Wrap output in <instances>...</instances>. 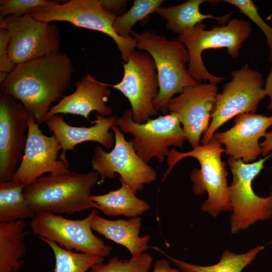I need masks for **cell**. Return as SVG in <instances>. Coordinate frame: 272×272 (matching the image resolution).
I'll list each match as a JSON object with an SVG mask.
<instances>
[{
    "label": "cell",
    "mask_w": 272,
    "mask_h": 272,
    "mask_svg": "<svg viewBox=\"0 0 272 272\" xmlns=\"http://www.w3.org/2000/svg\"><path fill=\"white\" fill-rule=\"evenodd\" d=\"M164 1L163 0H135L126 12L115 17L113 27L120 37L129 38L133 26L144 20L154 12H156Z\"/></svg>",
    "instance_id": "27"
},
{
    "label": "cell",
    "mask_w": 272,
    "mask_h": 272,
    "mask_svg": "<svg viewBox=\"0 0 272 272\" xmlns=\"http://www.w3.org/2000/svg\"><path fill=\"white\" fill-rule=\"evenodd\" d=\"M264 141L260 143L262 153L261 156L265 157L272 151V130L266 132Z\"/></svg>",
    "instance_id": "33"
},
{
    "label": "cell",
    "mask_w": 272,
    "mask_h": 272,
    "mask_svg": "<svg viewBox=\"0 0 272 272\" xmlns=\"http://www.w3.org/2000/svg\"><path fill=\"white\" fill-rule=\"evenodd\" d=\"M75 86L76 89L73 93L63 96L57 104L51 107L45 121L61 113L80 115L89 121L92 111L105 117L112 115L111 107L106 104L111 94L108 84L97 81L88 72L76 82Z\"/></svg>",
    "instance_id": "18"
},
{
    "label": "cell",
    "mask_w": 272,
    "mask_h": 272,
    "mask_svg": "<svg viewBox=\"0 0 272 272\" xmlns=\"http://www.w3.org/2000/svg\"><path fill=\"white\" fill-rule=\"evenodd\" d=\"M31 15L45 22L65 21L74 26L103 33L111 37L126 62L135 51L137 42L132 37L123 38L114 31L115 17L105 10L99 0H70L64 4L38 10Z\"/></svg>",
    "instance_id": "10"
},
{
    "label": "cell",
    "mask_w": 272,
    "mask_h": 272,
    "mask_svg": "<svg viewBox=\"0 0 272 272\" xmlns=\"http://www.w3.org/2000/svg\"><path fill=\"white\" fill-rule=\"evenodd\" d=\"M123 77L115 85L108 84L120 91L129 100L133 120L143 123L157 115L153 101L159 93L155 61L148 53L135 51L123 62Z\"/></svg>",
    "instance_id": "12"
},
{
    "label": "cell",
    "mask_w": 272,
    "mask_h": 272,
    "mask_svg": "<svg viewBox=\"0 0 272 272\" xmlns=\"http://www.w3.org/2000/svg\"><path fill=\"white\" fill-rule=\"evenodd\" d=\"M75 70L71 59L59 50L16 65L0 85L1 94L21 102L39 125L45 122L51 104L71 86Z\"/></svg>",
    "instance_id": "1"
},
{
    "label": "cell",
    "mask_w": 272,
    "mask_h": 272,
    "mask_svg": "<svg viewBox=\"0 0 272 272\" xmlns=\"http://www.w3.org/2000/svg\"><path fill=\"white\" fill-rule=\"evenodd\" d=\"M102 6L115 16L121 13L126 7L127 1L99 0Z\"/></svg>",
    "instance_id": "32"
},
{
    "label": "cell",
    "mask_w": 272,
    "mask_h": 272,
    "mask_svg": "<svg viewBox=\"0 0 272 272\" xmlns=\"http://www.w3.org/2000/svg\"><path fill=\"white\" fill-rule=\"evenodd\" d=\"M265 246V245H259L241 254L225 250L219 261L209 266H200L187 263L162 252L177 265L182 272H242L246 266L252 263L256 255Z\"/></svg>",
    "instance_id": "24"
},
{
    "label": "cell",
    "mask_w": 272,
    "mask_h": 272,
    "mask_svg": "<svg viewBox=\"0 0 272 272\" xmlns=\"http://www.w3.org/2000/svg\"><path fill=\"white\" fill-rule=\"evenodd\" d=\"M139 50L147 51L154 59L157 71L159 93L153 101L157 111L168 112V104L174 94L198 83L190 76L186 63L189 55L178 39L169 40L153 30L139 33L131 31Z\"/></svg>",
    "instance_id": "3"
},
{
    "label": "cell",
    "mask_w": 272,
    "mask_h": 272,
    "mask_svg": "<svg viewBox=\"0 0 272 272\" xmlns=\"http://www.w3.org/2000/svg\"><path fill=\"white\" fill-rule=\"evenodd\" d=\"M52 249L55 256L54 272H86L104 261V257L86 253H79L62 248L53 241L40 238Z\"/></svg>",
    "instance_id": "26"
},
{
    "label": "cell",
    "mask_w": 272,
    "mask_h": 272,
    "mask_svg": "<svg viewBox=\"0 0 272 272\" xmlns=\"http://www.w3.org/2000/svg\"><path fill=\"white\" fill-rule=\"evenodd\" d=\"M26 226L23 220L0 223V272H18L23 264Z\"/></svg>",
    "instance_id": "21"
},
{
    "label": "cell",
    "mask_w": 272,
    "mask_h": 272,
    "mask_svg": "<svg viewBox=\"0 0 272 272\" xmlns=\"http://www.w3.org/2000/svg\"><path fill=\"white\" fill-rule=\"evenodd\" d=\"M218 91L217 85L198 83L169 101L168 111L177 116L193 148L199 145L201 136L210 125Z\"/></svg>",
    "instance_id": "16"
},
{
    "label": "cell",
    "mask_w": 272,
    "mask_h": 272,
    "mask_svg": "<svg viewBox=\"0 0 272 272\" xmlns=\"http://www.w3.org/2000/svg\"><path fill=\"white\" fill-rule=\"evenodd\" d=\"M115 125L122 132L132 136L130 141L134 149L147 164L153 158L162 162L169 154L170 146L182 148L187 140L174 113L160 116L140 124L133 120L132 110L128 108L117 117Z\"/></svg>",
    "instance_id": "8"
},
{
    "label": "cell",
    "mask_w": 272,
    "mask_h": 272,
    "mask_svg": "<svg viewBox=\"0 0 272 272\" xmlns=\"http://www.w3.org/2000/svg\"><path fill=\"white\" fill-rule=\"evenodd\" d=\"M121 187L102 195H91V199L98 206V209L107 216L123 215L138 217L148 211L150 205L136 196V193L124 182L119 180Z\"/></svg>",
    "instance_id": "22"
},
{
    "label": "cell",
    "mask_w": 272,
    "mask_h": 272,
    "mask_svg": "<svg viewBox=\"0 0 272 272\" xmlns=\"http://www.w3.org/2000/svg\"><path fill=\"white\" fill-rule=\"evenodd\" d=\"M25 188L11 181L0 182V223L32 219L35 216L25 198Z\"/></svg>",
    "instance_id": "25"
},
{
    "label": "cell",
    "mask_w": 272,
    "mask_h": 272,
    "mask_svg": "<svg viewBox=\"0 0 272 272\" xmlns=\"http://www.w3.org/2000/svg\"><path fill=\"white\" fill-rule=\"evenodd\" d=\"M9 73H0V83L4 82L7 78Z\"/></svg>",
    "instance_id": "36"
},
{
    "label": "cell",
    "mask_w": 272,
    "mask_h": 272,
    "mask_svg": "<svg viewBox=\"0 0 272 272\" xmlns=\"http://www.w3.org/2000/svg\"><path fill=\"white\" fill-rule=\"evenodd\" d=\"M30 117L23 104L0 94V182L10 180L23 157Z\"/></svg>",
    "instance_id": "15"
},
{
    "label": "cell",
    "mask_w": 272,
    "mask_h": 272,
    "mask_svg": "<svg viewBox=\"0 0 272 272\" xmlns=\"http://www.w3.org/2000/svg\"><path fill=\"white\" fill-rule=\"evenodd\" d=\"M5 18L10 33L8 55L15 65L59 50L61 39L55 24L37 20L31 14Z\"/></svg>",
    "instance_id": "13"
},
{
    "label": "cell",
    "mask_w": 272,
    "mask_h": 272,
    "mask_svg": "<svg viewBox=\"0 0 272 272\" xmlns=\"http://www.w3.org/2000/svg\"><path fill=\"white\" fill-rule=\"evenodd\" d=\"M264 88L266 95L269 98V102L267 107L268 109L271 110L272 109V67L265 80Z\"/></svg>",
    "instance_id": "35"
},
{
    "label": "cell",
    "mask_w": 272,
    "mask_h": 272,
    "mask_svg": "<svg viewBox=\"0 0 272 272\" xmlns=\"http://www.w3.org/2000/svg\"><path fill=\"white\" fill-rule=\"evenodd\" d=\"M57 4L47 0H1L0 18L10 15L19 16L31 14L38 10Z\"/></svg>",
    "instance_id": "29"
},
{
    "label": "cell",
    "mask_w": 272,
    "mask_h": 272,
    "mask_svg": "<svg viewBox=\"0 0 272 272\" xmlns=\"http://www.w3.org/2000/svg\"><path fill=\"white\" fill-rule=\"evenodd\" d=\"M224 2L238 8L261 29L266 38V44L269 50L268 60L272 64V27L260 17L254 3L251 0H226Z\"/></svg>",
    "instance_id": "30"
},
{
    "label": "cell",
    "mask_w": 272,
    "mask_h": 272,
    "mask_svg": "<svg viewBox=\"0 0 272 272\" xmlns=\"http://www.w3.org/2000/svg\"><path fill=\"white\" fill-rule=\"evenodd\" d=\"M231 80L218 93L208 129L200 143H208L216 131L234 117L257 111L260 102L266 96L261 74L247 64L232 72Z\"/></svg>",
    "instance_id": "7"
},
{
    "label": "cell",
    "mask_w": 272,
    "mask_h": 272,
    "mask_svg": "<svg viewBox=\"0 0 272 272\" xmlns=\"http://www.w3.org/2000/svg\"><path fill=\"white\" fill-rule=\"evenodd\" d=\"M152 261V257L146 252L138 258L123 260L114 256L107 263L102 262L94 265L90 272H148Z\"/></svg>",
    "instance_id": "28"
},
{
    "label": "cell",
    "mask_w": 272,
    "mask_h": 272,
    "mask_svg": "<svg viewBox=\"0 0 272 272\" xmlns=\"http://www.w3.org/2000/svg\"><path fill=\"white\" fill-rule=\"evenodd\" d=\"M153 272H180L176 268H172L169 262L165 259L157 260L154 265Z\"/></svg>",
    "instance_id": "34"
},
{
    "label": "cell",
    "mask_w": 272,
    "mask_h": 272,
    "mask_svg": "<svg viewBox=\"0 0 272 272\" xmlns=\"http://www.w3.org/2000/svg\"><path fill=\"white\" fill-rule=\"evenodd\" d=\"M111 130L115 137L113 148L106 152L101 146L96 147L91 161L92 168L102 180L114 178L118 174L119 180L137 193L156 179L157 172L137 154L131 142L126 140L117 126H113Z\"/></svg>",
    "instance_id": "11"
},
{
    "label": "cell",
    "mask_w": 272,
    "mask_h": 272,
    "mask_svg": "<svg viewBox=\"0 0 272 272\" xmlns=\"http://www.w3.org/2000/svg\"><path fill=\"white\" fill-rule=\"evenodd\" d=\"M60 150L61 146L54 136L44 134L39 124L30 117L24 154L10 181L26 187L45 173L59 175L68 173L69 162L58 159Z\"/></svg>",
    "instance_id": "14"
},
{
    "label": "cell",
    "mask_w": 272,
    "mask_h": 272,
    "mask_svg": "<svg viewBox=\"0 0 272 272\" xmlns=\"http://www.w3.org/2000/svg\"><path fill=\"white\" fill-rule=\"evenodd\" d=\"M271 157L272 154L251 163H245L232 157L228 159L232 175V181L229 186L232 212L230 225L232 234L247 229L258 221L272 217V193L268 196L260 197L255 193L252 187V181Z\"/></svg>",
    "instance_id": "6"
},
{
    "label": "cell",
    "mask_w": 272,
    "mask_h": 272,
    "mask_svg": "<svg viewBox=\"0 0 272 272\" xmlns=\"http://www.w3.org/2000/svg\"><path fill=\"white\" fill-rule=\"evenodd\" d=\"M224 151L222 145L213 138L207 144L199 145L188 152H179L172 149L167 156L168 167L162 182L179 161L186 157L194 158L199 162L200 169H195L191 173L192 190L197 195L208 193L207 199L201 206L202 211L215 218L222 212H232L227 164L221 158Z\"/></svg>",
    "instance_id": "4"
},
{
    "label": "cell",
    "mask_w": 272,
    "mask_h": 272,
    "mask_svg": "<svg viewBox=\"0 0 272 272\" xmlns=\"http://www.w3.org/2000/svg\"><path fill=\"white\" fill-rule=\"evenodd\" d=\"M99 177L94 170L43 175L26 187L24 194L35 214L50 212L70 215L90 209H98V205L91 198V192Z\"/></svg>",
    "instance_id": "2"
},
{
    "label": "cell",
    "mask_w": 272,
    "mask_h": 272,
    "mask_svg": "<svg viewBox=\"0 0 272 272\" xmlns=\"http://www.w3.org/2000/svg\"><path fill=\"white\" fill-rule=\"evenodd\" d=\"M234 122L231 128L216 131L212 138L224 146V153L229 157L250 163L262 155L259 141L272 126V115L242 113L235 117Z\"/></svg>",
    "instance_id": "17"
},
{
    "label": "cell",
    "mask_w": 272,
    "mask_h": 272,
    "mask_svg": "<svg viewBox=\"0 0 272 272\" xmlns=\"http://www.w3.org/2000/svg\"><path fill=\"white\" fill-rule=\"evenodd\" d=\"M117 117L112 115L105 117L97 114L94 125L90 127L74 126L68 124L59 115L51 116L45 121L46 125L61 146L62 152L59 159L68 162L67 151L74 150L78 145L85 142L100 144L107 149H111L115 144L113 132L110 131L115 125Z\"/></svg>",
    "instance_id": "19"
},
{
    "label": "cell",
    "mask_w": 272,
    "mask_h": 272,
    "mask_svg": "<svg viewBox=\"0 0 272 272\" xmlns=\"http://www.w3.org/2000/svg\"><path fill=\"white\" fill-rule=\"evenodd\" d=\"M205 0H188L180 5L168 7H159L156 12L167 20L166 28L179 35L193 27L205 19H212L219 24L225 25L231 13L220 17L205 15L199 11Z\"/></svg>",
    "instance_id": "23"
},
{
    "label": "cell",
    "mask_w": 272,
    "mask_h": 272,
    "mask_svg": "<svg viewBox=\"0 0 272 272\" xmlns=\"http://www.w3.org/2000/svg\"><path fill=\"white\" fill-rule=\"evenodd\" d=\"M9 39L8 29L0 28V73H10L16 66L10 61L8 55Z\"/></svg>",
    "instance_id": "31"
},
{
    "label": "cell",
    "mask_w": 272,
    "mask_h": 272,
    "mask_svg": "<svg viewBox=\"0 0 272 272\" xmlns=\"http://www.w3.org/2000/svg\"><path fill=\"white\" fill-rule=\"evenodd\" d=\"M142 219L140 217L128 220H110L96 215L92 223L93 230L107 239L125 247L131 258L140 257L149 247V235L139 236Z\"/></svg>",
    "instance_id": "20"
},
{
    "label": "cell",
    "mask_w": 272,
    "mask_h": 272,
    "mask_svg": "<svg viewBox=\"0 0 272 272\" xmlns=\"http://www.w3.org/2000/svg\"><path fill=\"white\" fill-rule=\"evenodd\" d=\"M206 25L200 22L179 35L178 39L186 46L189 55L188 71L197 82L209 81L217 85L226 79L211 74L201 59L203 51L211 48L226 47L233 58L239 55L242 43L251 35L250 23L244 19L234 18L226 25L216 26L205 30Z\"/></svg>",
    "instance_id": "5"
},
{
    "label": "cell",
    "mask_w": 272,
    "mask_h": 272,
    "mask_svg": "<svg viewBox=\"0 0 272 272\" xmlns=\"http://www.w3.org/2000/svg\"><path fill=\"white\" fill-rule=\"evenodd\" d=\"M98 213L97 209H93L85 218L75 220L50 212H40L35 214L30 227L34 235L53 241L66 249L104 257L111 254L113 248L92 232V221Z\"/></svg>",
    "instance_id": "9"
}]
</instances>
